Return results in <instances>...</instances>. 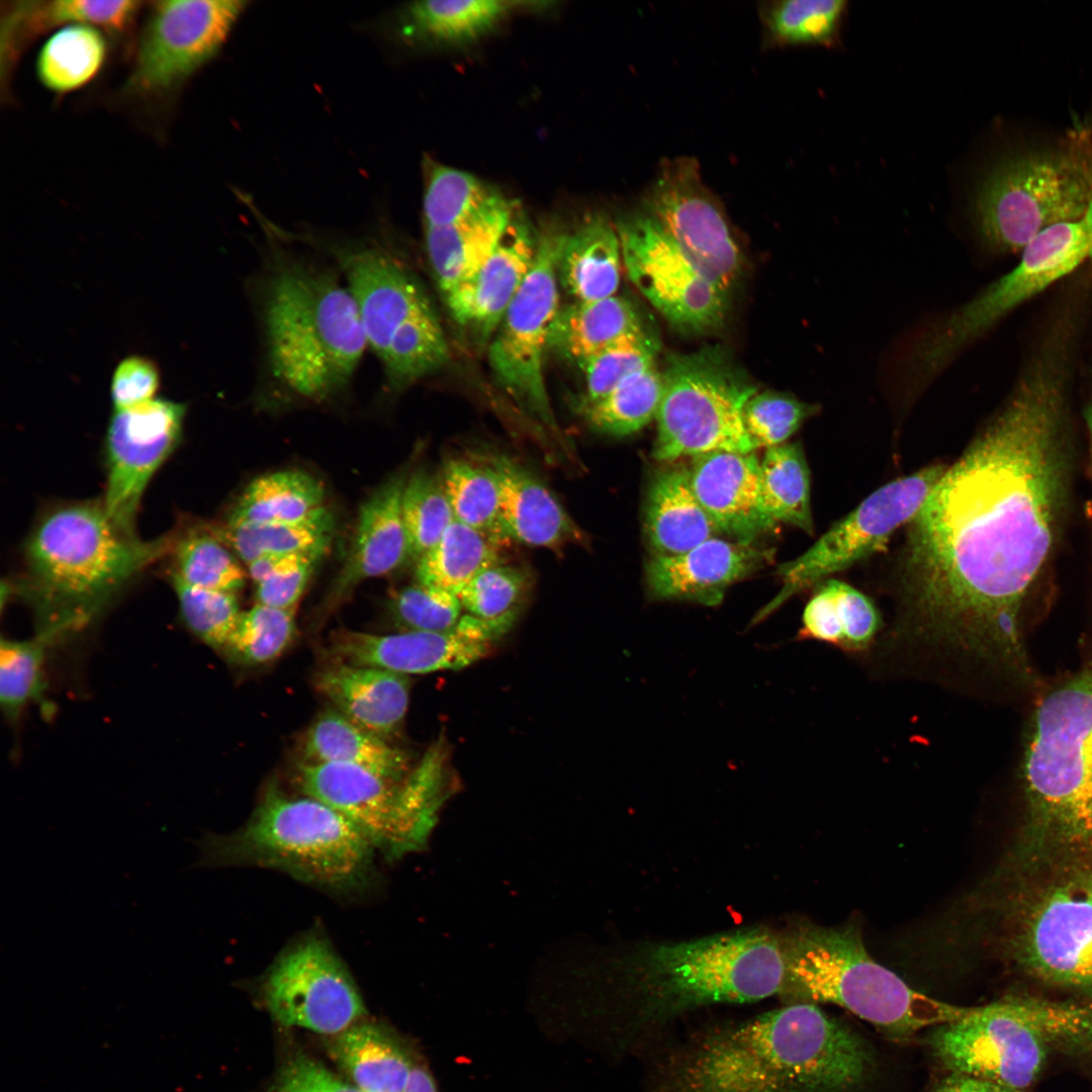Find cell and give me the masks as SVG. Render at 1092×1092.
Here are the masks:
<instances>
[{
    "label": "cell",
    "instance_id": "ee69618b",
    "mask_svg": "<svg viewBox=\"0 0 1092 1092\" xmlns=\"http://www.w3.org/2000/svg\"><path fill=\"white\" fill-rule=\"evenodd\" d=\"M230 550L209 527L185 530L174 536L170 573L196 587L237 593L246 573Z\"/></svg>",
    "mask_w": 1092,
    "mask_h": 1092
},
{
    "label": "cell",
    "instance_id": "c3c4849f",
    "mask_svg": "<svg viewBox=\"0 0 1092 1092\" xmlns=\"http://www.w3.org/2000/svg\"><path fill=\"white\" fill-rule=\"evenodd\" d=\"M295 610L257 604L242 612L222 652L244 665L270 662L291 644L295 632Z\"/></svg>",
    "mask_w": 1092,
    "mask_h": 1092
},
{
    "label": "cell",
    "instance_id": "e7e4bbea",
    "mask_svg": "<svg viewBox=\"0 0 1092 1092\" xmlns=\"http://www.w3.org/2000/svg\"><path fill=\"white\" fill-rule=\"evenodd\" d=\"M1092 380V378H1091ZM1084 420L1086 424L1088 441H1089V469L1092 478V381L1089 391V396L1085 405Z\"/></svg>",
    "mask_w": 1092,
    "mask_h": 1092
},
{
    "label": "cell",
    "instance_id": "52a82bcc",
    "mask_svg": "<svg viewBox=\"0 0 1092 1092\" xmlns=\"http://www.w3.org/2000/svg\"><path fill=\"white\" fill-rule=\"evenodd\" d=\"M1092 196V119L1028 136L1001 155L980 183L974 221L992 254H1019L1057 224L1080 218Z\"/></svg>",
    "mask_w": 1092,
    "mask_h": 1092
},
{
    "label": "cell",
    "instance_id": "e575fe53",
    "mask_svg": "<svg viewBox=\"0 0 1092 1092\" xmlns=\"http://www.w3.org/2000/svg\"><path fill=\"white\" fill-rule=\"evenodd\" d=\"M306 762H338L357 765L392 781L408 776L405 753L337 710L322 713L303 741Z\"/></svg>",
    "mask_w": 1092,
    "mask_h": 1092
},
{
    "label": "cell",
    "instance_id": "277c9868",
    "mask_svg": "<svg viewBox=\"0 0 1092 1092\" xmlns=\"http://www.w3.org/2000/svg\"><path fill=\"white\" fill-rule=\"evenodd\" d=\"M175 535L144 541L120 529L103 504L47 512L24 549L16 592L50 645L86 628L142 570L171 550Z\"/></svg>",
    "mask_w": 1092,
    "mask_h": 1092
},
{
    "label": "cell",
    "instance_id": "4fadbf2b",
    "mask_svg": "<svg viewBox=\"0 0 1092 1092\" xmlns=\"http://www.w3.org/2000/svg\"><path fill=\"white\" fill-rule=\"evenodd\" d=\"M1055 1028L1052 1001L1010 998L972 1007L963 1018L934 1026L928 1043L951 1073L1020 1092L1060 1052Z\"/></svg>",
    "mask_w": 1092,
    "mask_h": 1092
},
{
    "label": "cell",
    "instance_id": "6125c7cd",
    "mask_svg": "<svg viewBox=\"0 0 1092 1092\" xmlns=\"http://www.w3.org/2000/svg\"><path fill=\"white\" fill-rule=\"evenodd\" d=\"M932 1092H1015L996 1083L972 1076L951 1073Z\"/></svg>",
    "mask_w": 1092,
    "mask_h": 1092
},
{
    "label": "cell",
    "instance_id": "74e56055",
    "mask_svg": "<svg viewBox=\"0 0 1092 1092\" xmlns=\"http://www.w3.org/2000/svg\"><path fill=\"white\" fill-rule=\"evenodd\" d=\"M503 545L454 520L416 562L417 582L458 596L482 570L505 562Z\"/></svg>",
    "mask_w": 1092,
    "mask_h": 1092
},
{
    "label": "cell",
    "instance_id": "ffe728a7",
    "mask_svg": "<svg viewBox=\"0 0 1092 1092\" xmlns=\"http://www.w3.org/2000/svg\"><path fill=\"white\" fill-rule=\"evenodd\" d=\"M344 251L340 262L367 344L388 373L435 311L417 279L387 254L374 248Z\"/></svg>",
    "mask_w": 1092,
    "mask_h": 1092
},
{
    "label": "cell",
    "instance_id": "b9f144b4",
    "mask_svg": "<svg viewBox=\"0 0 1092 1092\" xmlns=\"http://www.w3.org/2000/svg\"><path fill=\"white\" fill-rule=\"evenodd\" d=\"M440 477L456 521L503 546L511 540L500 519L497 482L483 463L450 459Z\"/></svg>",
    "mask_w": 1092,
    "mask_h": 1092
},
{
    "label": "cell",
    "instance_id": "836d02e7",
    "mask_svg": "<svg viewBox=\"0 0 1092 1092\" xmlns=\"http://www.w3.org/2000/svg\"><path fill=\"white\" fill-rule=\"evenodd\" d=\"M644 329L636 307L614 295L559 307L548 350L577 365L628 334Z\"/></svg>",
    "mask_w": 1092,
    "mask_h": 1092
},
{
    "label": "cell",
    "instance_id": "8d00e7d4",
    "mask_svg": "<svg viewBox=\"0 0 1092 1092\" xmlns=\"http://www.w3.org/2000/svg\"><path fill=\"white\" fill-rule=\"evenodd\" d=\"M326 512L324 488L313 476L300 470H282L254 479L226 522L297 523Z\"/></svg>",
    "mask_w": 1092,
    "mask_h": 1092
},
{
    "label": "cell",
    "instance_id": "30bf717a",
    "mask_svg": "<svg viewBox=\"0 0 1092 1092\" xmlns=\"http://www.w3.org/2000/svg\"><path fill=\"white\" fill-rule=\"evenodd\" d=\"M1008 952L1031 978L1092 998V854L1019 864Z\"/></svg>",
    "mask_w": 1092,
    "mask_h": 1092
},
{
    "label": "cell",
    "instance_id": "7c38bea8",
    "mask_svg": "<svg viewBox=\"0 0 1092 1092\" xmlns=\"http://www.w3.org/2000/svg\"><path fill=\"white\" fill-rule=\"evenodd\" d=\"M652 457L754 452L743 423L754 383L720 348L667 357Z\"/></svg>",
    "mask_w": 1092,
    "mask_h": 1092
},
{
    "label": "cell",
    "instance_id": "ab89813d",
    "mask_svg": "<svg viewBox=\"0 0 1092 1092\" xmlns=\"http://www.w3.org/2000/svg\"><path fill=\"white\" fill-rule=\"evenodd\" d=\"M759 486L763 511L777 526L785 523L813 532L810 474L800 444L766 448L760 461Z\"/></svg>",
    "mask_w": 1092,
    "mask_h": 1092
},
{
    "label": "cell",
    "instance_id": "816d5d0a",
    "mask_svg": "<svg viewBox=\"0 0 1092 1092\" xmlns=\"http://www.w3.org/2000/svg\"><path fill=\"white\" fill-rule=\"evenodd\" d=\"M181 617L206 645L222 651L242 614L236 593L190 585L170 573Z\"/></svg>",
    "mask_w": 1092,
    "mask_h": 1092
},
{
    "label": "cell",
    "instance_id": "91938a15",
    "mask_svg": "<svg viewBox=\"0 0 1092 1092\" xmlns=\"http://www.w3.org/2000/svg\"><path fill=\"white\" fill-rule=\"evenodd\" d=\"M802 638L830 643L842 648L843 630L839 619L833 578L820 584L803 613Z\"/></svg>",
    "mask_w": 1092,
    "mask_h": 1092
},
{
    "label": "cell",
    "instance_id": "7bdbcfd3",
    "mask_svg": "<svg viewBox=\"0 0 1092 1092\" xmlns=\"http://www.w3.org/2000/svg\"><path fill=\"white\" fill-rule=\"evenodd\" d=\"M663 393V375L651 365L632 375L602 399L578 408L598 433L625 437L656 419Z\"/></svg>",
    "mask_w": 1092,
    "mask_h": 1092
},
{
    "label": "cell",
    "instance_id": "ba28073f",
    "mask_svg": "<svg viewBox=\"0 0 1092 1092\" xmlns=\"http://www.w3.org/2000/svg\"><path fill=\"white\" fill-rule=\"evenodd\" d=\"M264 324L274 378L311 400L345 387L367 345L349 288L328 272L300 262L283 263L274 272Z\"/></svg>",
    "mask_w": 1092,
    "mask_h": 1092
},
{
    "label": "cell",
    "instance_id": "44dd1931",
    "mask_svg": "<svg viewBox=\"0 0 1092 1092\" xmlns=\"http://www.w3.org/2000/svg\"><path fill=\"white\" fill-rule=\"evenodd\" d=\"M187 406L167 398L114 411L106 437L107 482L103 507L123 531L135 535L139 505L156 470L182 433Z\"/></svg>",
    "mask_w": 1092,
    "mask_h": 1092
},
{
    "label": "cell",
    "instance_id": "f6af8a7d",
    "mask_svg": "<svg viewBox=\"0 0 1092 1092\" xmlns=\"http://www.w3.org/2000/svg\"><path fill=\"white\" fill-rule=\"evenodd\" d=\"M658 350L657 339L644 328L579 363L584 391L577 407L602 399L632 375L654 365Z\"/></svg>",
    "mask_w": 1092,
    "mask_h": 1092
},
{
    "label": "cell",
    "instance_id": "60d3db41",
    "mask_svg": "<svg viewBox=\"0 0 1092 1092\" xmlns=\"http://www.w3.org/2000/svg\"><path fill=\"white\" fill-rule=\"evenodd\" d=\"M248 565L271 554L325 553L332 541L331 513L297 523H230L209 527Z\"/></svg>",
    "mask_w": 1092,
    "mask_h": 1092
},
{
    "label": "cell",
    "instance_id": "603a6c76",
    "mask_svg": "<svg viewBox=\"0 0 1092 1092\" xmlns=\"http://www.w3.org/2000/svg\"><path fill=\"white\" fill-rule=\"evenodd\" d=\"M539 243L518 208L497 247L468 278L445 295L455 322L477 342H488L534 264Z\"/></svg>",
    "mask_w": 1092,
    "mask_h": 1092
},
{
    "label": "cell",
    "instance_id": "ac0fdd59",
    "mask_svg": "<svg viewBox=\"0 0 1092 1092\" xmlns=\"http://www.w3.org/2000/svg\"><path fill=\"white\" fill-rule=\"evenodd\" d=\"M261 998L280 1024L332 1036L366 1013L347 967L315 933L297 939L275 959L262 980Z\"/></svg>",
    "mask_w": 1092,
    "mask_h": 1092
},
{
    "label": "cell",
    "instance_id": "f1b7e54d",
    "mask_svg": "<svg viewBox=\"0 0 1092 1092\" xmlns=\"http://www.w3.org/2000/svg\"><path fill=\"white\" fill-rule=\"evenodd\" d=\"M143 4L136 0L8 2L1 20L2 75L11 70L23 49L39 34L72 24L119 32L131 24Z\"/></svg>",
    "mask_w": 1092,
    "mask_h": 1092
},
{
    "label": "cell",
    "instance_id": "6f0895ef",
    "mask_svg": "<svg viewBox=\"0 0 1092 1092\" xmlns=\"http://www.w3.org/2000/svg\"><path fill=\"white\" fill-rule=\"evenodd\" d=\"M834 589L843 630L842 648L864 649L881 625L877 608L867 596L843 581L834 579Z\"/></svg>",
    "mask_w": 1092,
    "mask_h": 1092
},
{
    "label": "cell",
    "instance_id": "be15d7a7",
    "mask_svg": "<svg viewBox=\"0 0 1092 1092\" xmlns=\"http://www.w3.org/2000/svg\"><path fill=\"white\" fill-rule=\"evenodd\" d=\"M403 1092H438L429 1068L417 1055Z\"/></svg>",
    "mask_w": 1092,
    "mask_h": 1092
},
{
    "label": "cell",
    "instance_id": "db71d44e",
    "mask_svg": "<svg viewBox=\"0 0 1092 1092\" xmlns=\"http://www.w3.org/2000/svg\"><path fill=\"white\" fill-rule=\"evenodd\" d=\"M325 553H283L259 557L247 565L256 584V601L282 610H295L318 560Z\"/></svg>",
    "mask_w": 1092,
    "mask_h": 1092
},
{
    "label": "cell",
    "instance_id": "9c48e42d",
    "mask_svg": "<svg viewBox=\"0 0 1092 1092\" xmlns=\"http://www.w3.org/2000/svg\"><path fill=\"white\" fill-rule=\"evenodd\" d=\"M782 941L786 1004H835L896 1037L958 1020L972 1008L912 989L870 956L854 924L802 926Z\"/></svg>",
    "mask_w": 1092,
    "mask_h": 1092
},
{
    "label": "cell",
    "instance_id": "cb8c5ba5",
    "mask_svg": "<svg viewBox=\"0 0 1092 1092\" xmlns=\"http://www.w3.org/2000/svg\"><path fill=\"white\" fill-rule=\"evenodd\" d=\"M772 559V549L713 537L680 554L653 555L646 564V583L654 599L716 606L732 583Z\"/></svg>",
    "mask_w": 1092,
    "mask_h": 1092
},
{
    "label": "cell",
    "instance_id": "d590c367",
    "mask_svg": "<svg viewBox=\"0 0 1092 1092\" xmlns=\"http://www.w3.org/2000/svg\"><path fill=\"white\" fill-rule=\"evenodd\" d=\"M512 4L498 0L412 2L400 10L396 30L413 43H468L498 24L513 9Z\"/></svg>",
    "mask_w": 1092,
    "mask_h": 1092
},
{
    "label": "cell",
    "instance_id": "681fc988",
    "mask_svg": "<svg viewBox=\"0 0 1092 1092\" xmlns=\"http://www.w3.org/2000/svg\"><path fill=\"white\" fill-rule=\"evenodd\" d=\"M423 210L426 226H445L478 210L497 190L470 173L428 164Z\"/></svg>",
    "mask_w": 1092,
    "mask_h": 1092
},
{
    "label": "cell",
    "instance_id": "2e32d148",
    "mask_svg": "<svg viewBox=\"0 0 1092 1092\" xmlns=\"http://www.w3.org/2000/svg\"><path fill=\"white\" fill-rule=\"evenodd\" d=\"M944 470L940 464L927 466L880 487L801 556L780 565L783 587L754 622L797 592L882 550L891 535L915 517Z\"/></svg>",
    "mask_w": 1092,
    "mask_h": 1092
},
{
    "label": "cell",
    "instance_id": "d4e9b609",
    "mask_svg": "<svg viewBox=\"0 0 1092 1092\" xmlns=\"http://www.w3.org/2000/svg\"><path fill=\"white\" fill-rule=\"evenodd\" d=\"M692 488L720 533L753 542L777 527L760 499V461L754 452L716 451L692 458Z\"/></svg>",
    "mask_w": 1092,
    "mask_h": 1092
},
{
    "label": "cell",
    "instance_id": "5bb4252c",
    "mask_svg": "<svg viewBox=\"0 0 1092 1092\" xmlns=\"http://www.w3.org/2000/svg\"><path fill=\"white\" fill-rule=\"evenodd\" d=\"M247 4L242 0L152 2L122 93L145 101L175 93L218 53Z\"/></svg>",
    "mask_w": 1092,
    "mask_h": 1092
},
{
    "label": "cell",
    "instance_id": "8992f818",
    "mask_svg": "<svg viewBox=\"0 0 1092 1092\" xmlns=\"http://www.w3.org/2000/svg\"><path fill=\"white\" fill-rule=\"evenodd\" d=\"M201 868L274 869L325 890H364L374 875L375 848L344 815L311 798L265 791L248 822L229 834L197 840Z\"/></svg>",
    "mask_w": 1092,
    "mask_h": 1092
},
{
    "label": "cell",
    "instance_id": "e0dca14e",
    "mask_svg": "<svg viewBox=\"0 0 1092 1092\" xmlns=\"http://www.w3.org/2000/svg\"><path fill=\"white\" fill-rule=\"evenodd\" d=\"M626 273L641 294L676 329L705 333L723 324L728 295L691 261L644 209L616 224Z\"/></svg>",
    "mask_w": 1092,
    "mask_h": 1092
},
{
    "label": "cell",
    "instance_id": "9a60e30c",
    "mask_svg": "<svg viewBox=\"0 0 1092 1092\" xmlns=\"http://www.w3.org/2000/svg\"><path fill=\"white\" fill-rule=\"evenodd\" d=\"M560 232L539 235L537 255L488 347L504 389L535 420L559 434L544 378L552 323L559 309L556 262Z\"/></svg>",
    "mask_w": 1092,
    "mask_h": 1092
},
{
    "label": "cell",
    "instance_id": "3957f363",
    "mask_svg": "<svg viewBox=\"0 0 1092 1092\" xmlns=\"http://www.w3.org/2000/svg\"><path fill=\"white\" fill-rule=\"evenodd\" d=\"M608 1007L616 1052L655 1049L671 1024L715 1004H744L782 996L786 962L782 938L744 928L681 941L646 942L608 970Z\"/></svg>",
    "mask_w": 1092,
    "mask_h": 1092
},
{
    "label": "cell",
    "instance_id": "8fae6325",
    "mask_svg": "<svg viewBox=\"0 0 1092 1092\" xmlns=\"http://www.w3.org/2000/svg\"><path fill=\"white\" fill-rule=\"evenodd\" d=\"M442 761L432 750L399 782L338 762H303L302 792L349 819L387 858L422 849L446 799Z\"/></svg>",
    "mask_w": 1092,
    "mask_h": 1092
},
{
    "label": "cell",
    "instance_id": "f35d334b",
    "mask_svg": "<svg viewBox=\"0 0 1092 1092\" xmlns=\"http://www.w3.org/2000/svg\"><path fill=\"white\" fill-rule=\"evenodd\" d=\"M107 54L100 29L85 24L59 28L42 43L36 76L43 87L65 94L84 87L98 74Z\"/></svg>",
    "mask_w": 1092,
    "mask_h": 1092
},
{
    "label": "cell",
    "instance_id": "f546056e",
    "mask_svg": "<svg viewBox=\"0 0 1092 1092\" xmlns=\"http://www.w3.org/2000/svg\"><path fill=\"white\" fill-rule=\"evenodd\" d=\"M518 204L497 193L472 214L445 226H426V246L444 296L492 254Z\"/></svg>",
    "mask_w": 1092,
    "mask_h": 1092
},
{
    "label": "cell",
    "instance_id": "d6986e66",
    "mask_svg": "<svg viewBox=\"0 0 1092 1092\" xmlns=\"http://www.w3.org/2000/svg\"><path fill=\"white\" fill-rule=\"evenodd\" d=\"M654 217L691 261L727 295L741 275L743 259L727 220L690 158L665 162L645 201Z\"/></svg>",
    "mask_w": 1092,
    "mask_h": 1092
},
{
    "label": "cell",
    "instance_id": "11a10c76",
    "mask_svg": "<svg viewBox=\"0 0 1092 1092\" xmlns=\"http://www.w3.org/2000/svg\"><path fill=\"white\" fill-rule=\"evenodd\" d=\"M818 412V405L803 402L778 391L755 392L743 410V423L754 447L784 444L802 424Z\"/></svg>",
    "mask_w": 1092,
    "mask_h": 1092
},
{
    "label": "cell",
    "instance_id": "bcb514c9",
    "mask_svg": "<svg viewBox=\"0 0 1092 1092\" xmlns=\"http://www.w3.org/2000/svg\"><path fill=\"white\" fill-rule=\"evenodd\" d=\"M531 583V574L525 567L502 562L479 572L458 598L467 614L510 630Z\"/></svg>",
    "mask_w": 1092,
    "mask_h": 1092
},
{
    "label": "cell",
    "instance_id": "7dc6e473",
    "mask_svg": "<svg viewBox=\"0 0 1092 1092\" xmlns=\"http://www.w3.org/2000/svg\"><path fill=\"white\" fill-rule=\"evenodd\" d=\"M401 514L411 558L417 561L455 520L440 475L425 469L412 472L401 497Z\"/></svg>",
    "mask_w": 1092,
    "mask_h": 1092
},
{
    "label": "cell",
    "instance_id": "9f6ffc18",
    "mask_svg": "<svg viewBox=\"0 0 1092 1092\" xmlns=\"http://www.w3.org/2000/svg\"><path fill=\"white\" fill-rule=\"evenodd\" d=\"M389 609L404 631L441 632L456 626L463 608L455 594L416 582L398 590Z\"/></svg>",
    "mask_w": 1092,
    "mask_h": 1092
},
{
    "label": "cell",
    "instance_id": "6da1fadb",
    "mask_svg": "<svg viewBox=\"0 0 1092 1092\" xmlns=\"http://www.w3.org/2000/svg\"><path fill=\"white\" fill-rule=\"evenodd\" d=\"M1073 371L1025 359L1009 394L911 520L909 619L1026 679L1022 617L1052 565L1071 495Z\"/></svg>",
    "mask_w": 1092,
    "mask_h": 1092
},
{
    "label": "cell",
    "instance_id": "f907efd6",
    "mask_svg": "<svg viewBox=\"0 0 1092 1092\" xmlns=\"http://www.w3.org/2000/svg\"><path fill=\"white\" fill-rule=\"evenodd\" d=\"M48 642L35 635L32 639H1L0 704L11 722L18 720L24 708L39 699L44 691V656Z\"/></svg>",
    "mask_w": 1092,
    "mask_h": 1092
},
{
    "label": "cell",
    "instance_id": "5b68a950",
    "mask_svg": "<svg viewBox=\"0 0 1092 1092\" xmlns=\"http://www.w3.org/2000/svg\"><path fill=\"white\" fill-rule=\"evenodd\" d=\"M1021 774L1018 858L1092 854V660L1038 702Z\"/></svg>",
    "mask_w": 1092,
    "mask_h": 1092
},
{
    "label": "cell",
    "instance_id": "680465c9",
    "mask_svg": "<svg viewBox=\"0 0 1092 1092\" xmlns=\"http://www.w3.org/2000/svg\"><path fill=\"white\" fill-rule=\"evenodd\" d=\"M161 382L158 365L144 356H129L116 366L111 380L114 411L144 404L152 399Z\"/></svg>",
    "mask_w": 1092,
    "mask_h": 1092
},
{
    "label": "cell",
    "instance_id": "7402d4cb",
    "mask_svg": "<svg viewBox=\"0 0 1092 1092\" xmlns=\"http://www.w3.org/2000/svg\"><path fill=\"white\" fill-rule=\"evenodd\" d=\"M509 630L469 614L441 632L402 631L372 634L340 630L330 649L338 661L373 666L402 674L458 670L486 656Z\"/></svg>",
    "mask_w": 1092,
    "mask_h": 1092
},
{
    "label": "cell",
    "instance_id": "f5cc1de1",
    "mask_svg": "<svg viewBox=\"0 0 1092 1092\" xmlns=\"http://www.w3.org/2000/svg\"><path fill=\"white\" fill-rule=\"evenodd\" d=\"M844 0H789L776 2L766 23L772 37L786 44H832L836 40Z\"/></svg>",
    "mask_w": 1092,
    "mask_h": 1092
},
{
    "label": "cell",
    "instance_id": "4dcf8cb0",
    "mask_svg": "<svg viewBox=\"0 0 1092 1092\" xmlns=\"http://www.w3.org/2000/svg\"><path fill=\"white\" fill-rule=\"evenodd\" d=\"M621 264L616 225L603 214H588L572 231L560 232L557 278L575 301L616 295Z\"/></svg>",
    "mask_w": 1092,
    "mask_h": 1092
},
{
    "label": "cell",
    "instance_id": "d6a6232c",
    "mask_svg": "<svg viewBox=\"0 0 1092 1092\" xmlns=\"http://www.w3.org/2000/svg\"><path fill=\"white\" fill-rule=\"evenodd\" d=\"M329 1053L362 1092H403L416 1056L387 1028L361 1020L332 1036Z\"/></svg>",
    "mask_w": 1092,
    "mask_h": 1092
},
{
    "label": "cell",
    "instance_id": "7a4b0ae2",
    "mask_svg": "<svg viewBox=\"0 0 1092 1092\" xmlns=\"http://www.w3.org/2000/svg\"><path fill=\"white\" fill-rule=\"evenodd\" d=\"M872 1068L852 1030L816 1004L788 1003L658 1046L640 1092H851Z\"/></svg>",
    "mask_w": 1092,
    "mask_h": 1092
},
{
    "label": "cell",
    "instance_id": "83f0119b",
    "mask_svg": "<svg viewBox=\"0 0 1092 1092\" xmlns=\"http://www.w3.org/2000/svg\"><path fill=\"white\" fill-rule=\"evenodd\" d=\"M315 686L337 711L384 739L399 729L407 711L406 674L338 661L317 673Z\"/></svg>",
    "mask_w": 1092,
    "mask_h": 1092
},
{
    "label": "cell",
    "instance_id": "94428289",
    "mask_svg": "<svg viewBox=\"0 0 1092 1092\" xmlns=\"http://www.w3.org/2000/svg\"><path fill=\"white\" fill-rule=\"evenodd\" d=\"M278 1084L294 1092H362L304 1055L287 1063Z\"/></svg>",
    "mask_w": 1092,
    "mask_h": 1092
},
{
    "label": "cell",
    "instance_id": "4316f807",
    "mask_svg": "<svg viewBox=\"0 0 1092 1092\" xmlns=\"http://www.w3.org/2000/svg\"><path fill=\"white\" fill-rule=\"evenodd\" d=\"M494 476L499 512L511 540L556 549L581 541L582 532L551 490L529 469L506 454L476 456Z\"/></svg>",
    "mask_w": 1092,
    "mask_h": 1092
},
{
    "label": "cell",
    "instance_id": "1f68e13d",
    "mask_svg": "<svg viewBox=\"0 0 1092 1092\" xmlns=\"http://www.w3.org/2000/svg\"><path fill=\"white\" fill-rule=\"evenodd\" d=\"M644 532L654 555L687 552L720 533L697 498L689 470L673 466L658 472L648 488Z\"/></svg>",
    "mask_w": 1092,
    "mask_h": 1092
},
{
    "label": "cell",
    "instance_id": "484cf974",
    "mask_svg": "<svg viewBox=\"0 0 1092 1092\" xmlns=\"http://www.w3.org/2000/svg\"><path fill=\"white\" fill-rule=\"evenodd\" d=\"M408 476L406 468L395 472L361 507L349 553L327 597L328 607L340 603L361 581L386 575L411 558L401 514Z\"/></svg>",
    "mask_w": 1092,
    "mask_h": 1092
}]
</instances>
